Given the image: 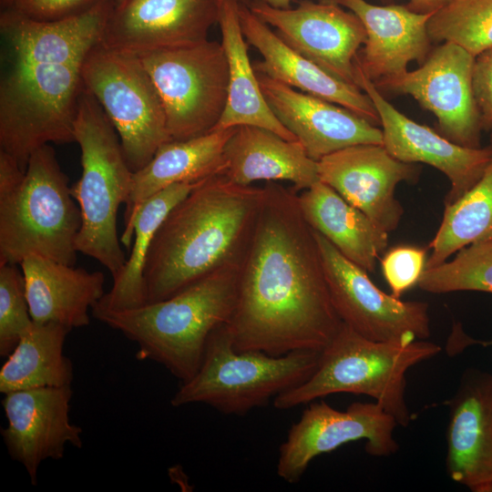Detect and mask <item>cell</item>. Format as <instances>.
<instances>
[{
  "instance_id": "6da1fadb",
  "label": "cell",
  "mask_w": 492,
  "mask_h": 492,
  "mask_svg": "<svg viewBox=\"0 0 492 492\" xmlns=\"http://www.w3.org/2000/svg\"><path fill=\"white\" fill-rule=\"evenodd\" d=\"M226 323L237 351L322 352L343 325L296 190L268 181Z\"/></svg>"
},
{
  "instance_id": "7a4b0ae2",
  "label": "cell",
  "mask_w": 492,
  "mask_h": 492,
  "mask_svg": "<svg viewBox=\"0 0 492 492\" xmlns=\"http://www.w3.org/2000/svg\"><path fill=\"white\" fill-rule=\"evenodd\" d=\"M263 188L222 175L199 183L167 215L144 268L146 303L167 299L206 275L241 261Z\"/></svg>"
},
{
  "instance_id": "3957f363",
  "label": "cell",
  "mask_w": 492,
  "mask_h": 492,
  "mask_svg": "<svg viewBox=\"0 0 492 492\" xmlns=\"http://www.w3.org/2000/svg\"><path fill=\"white\" fill-rule=\"evenodd\" d=\"M241 261L167 299L122 311L93 307L92 316L136 343L138 360L157 362L181 383L188 381L200 366L212 332L233 313Z\"/></svg>"
},
{
  "instance_id": "277c9868",
  "label": "cell",
  "mask_w": 492,
  "mask_h": 492,
  "mask_svg": "<svg viewBox=\"0 0 492 492\" xmlns=\"http://www.w3.org/2000/svg\"><path fill=\"white\" fill-rule=\"evenodd\" d=\"M54 149L30 156L26 170L0 150V264L40 255L75 265L81 214Z\"/></svg>"
},
{
  "instance_id": "5b68a950",
  "label": "cell",
  "mask_w": 492,
  "mask_h": 492,
  "mask_svg": "<svg viewBox=\"0 0 492 492\" xmlns=\"http://www.w3.org/2000/svg\"><path fill=\"white\" fill-rule=\"evenodd\" d=\"M440 351L438 344L427 340L409 344L370 340L343 323L321 352L313 374L275 397L273 405L286 410L333 394L364 395L380 405L398 425L405 427L412 418L405 399V374Z\"/></svg>"
},
{
  "instance_id": "8992f818",
  "label": "cell",
  "mask_w": 492,
  "mask_h": 492,
  "mask_svg": "<svg viewBox=\"0 0 492 492\" xmlns=\"http://www.w3.org/2000/svg\"><path fill=\"white\" fill-rule=\"evenodd\" d=\"M75 142L80 147L82 167L80 179L70 187L81 214L76 249L115 277L127 260L118 235L117 215L128 200L134 172L116 129L85 87L79 97Z\"/></svg>"
},
{
  "instance_id": "52a82bcc",
  "label": "cell",
  "mask_w": 492,
  "mask_h": 492,
  "mask_svg": "<svg viewBox=\"0 0 492 492\" xmlns=\"http://www.w3.org/2000/svg\"><path fill=\"white\" fill-rule=\"evenodd\" d=\"M321 352L295 351L273 356L237 351L226 324L210 334L196 374L182 382L172 406L205 404L226 415H245L307 380Z\"/></svg>"
},
{
  "instance_id": "ba28073f",
  "label": "cell",
  "mask_w": 492,
  "mask_h": 492,
  "mask_svg": "<svg viewBox=\"0 0 492 492\" xmlns=\"http://www.w3.org/2000/svg\"><path fill=\"white\" fill-rule=\"evenodd\" d=\"M82 63L13 66L0 84V150L26 170L49 143L75 142Z\"/></svg>"
},
{
  "instance_id": "9c48e42d",
  "label": "cell",
  "mask_w": 492,
  "mask_h": 492,
  "mask_svg": "<svg viewBox=\"0 0 492 492\" xmlns=\"http://www.w3.org/2000/svg\"><path fill=\"white\" fill-rule=\"evenodd\" d=\"M81 77L116 129L133 172L171 141L162 102L138 56L99 43L84 59Z\"/></svg>"
},
{
  "instance_id": "30bf717a",
  "label": "cell",
  "mask_w": 492,
  "mask_h": 492,
  "mask_svg": "<svg viewBox=\"0 0 492 492\" xmlns=\"http://www.w3.org/2000/svg\"><path fill=\"white\" fill-rule=\"evenodd\" d=\"M159 93L170 140L212 131L225 109L228 63L221 43L205 40L138 56Z\"/></svg>"
},
{
  "instance_id": "8fae6325",
  "label": "cell",
  "mask_w": 492,
  "mask_h": 492,
  "mask_svg": "<svg viewBox=\"0 0 492 492\" xmlns=\"http://www.w3.org/2000/svg\"><path fill=\"white\" fill-rule=\"evenodd\" d=\"M333 306L342 322L370 340L409 344L431 335L429 305L379 289L367 272L314 231Z\"/></svg>"
},
{
  "instance_id": "7c38bea8",
  "label": "cell",
  "mask_w": 492,
  "mask_h": 492,
  "mask_svg": "<svg viewBox=\"0 0 492 492\" xmlns=\"http://www.w3.org/2000/svg\"><path fill=\"white\" fill-rule=\"evenodd\" d=\"M396 425V420L376 402H354L339 411L314 400L281 445L277 475L288 483L298 482L313 458L361 439L366 440L367 454L391 456L399 449L394 435Z\"/></svg>"
},
{
  "instance_id": "4fadbf2b",
  "label": "cell",
  "mask_w": 492,
  "mask_h": 492,
  "mask_svg": "<svg viewBox=\"0 0 492 492\" xmlns=\"http://www.w3.org/2000/svg\"><path fill=\"white\" fill-rule=\"evenodd\" d=\"M475 56L444 42L415 70L374 83L379 90L413 97L437 118L441 134L467 148H480L482 124L473 91Z\"/></svg>"
},
{
  "instance_id": "5bb4252c",
  "label": "cell",
  "mask_w": 492,
  "mask_h": 492,
  "mask_svg": "<svg viewBox=\"0 0 492 492\" xmlns=\"http://www.w3.org/2000/svg\"><path fill=\"white\" fill-rule=\"evenodd\" d=\"M251 12L293 50L335 77L357 86V52L365 43L361 20L335 2L303 0L293 8L272 7L261 0L248 3Z\"/></svg>"
},
{
  "instance_id": "9a60e30c",
  "label": "cell",
  "mask_w": 492,
  "mask_h": 492,
  "mask_svg": "<svg viewBox=\"0 0 492 492\" xmlns=\"http://www.w3.org/2000/svg\"><path fill=\"white\" fill-rule=\"evenodd\" d=\"M356 75L358 87L370 97L378 114L383 146L400 161L425 163L444 173L451 184L445 204L456 201L480 179L491 161L492 145L467 148L454 143L397 110L357 63Z\"/></svg>"
},
{
  "instance_id": "2e32d148",
  "label": "cell",
  "mask_w": 492,
  "mask_h": 492,
  "mask_svg": "<svg viewBox=\"0 0 492 492\" xmlns=\"http://www.w3.org/2000/svg\"><path fill=\"white\" fill-rule=\"evenodd\" d=\"M415 164L396 159L383 145L362 144L323 157L317 168L321 181L389 233L404 214L395 188L418 179L420 168Z\"/></svg>"
},
{
  "instance_id": "e0dca14e",
  "label": "cell",
  "mask_w": 492,
  "mask_h": 492,
  "mask_svg": "<svg viewBox=\"0 0 492 492\" xmlns=\"http://www.w3.org/2000/svg\"><path fill=\"white\" fill-rule=\"evenodd\" d=\"M2 405L7 419L1 429L8 454L26 468L32 485L46 459L64 457L67 444L83 446L82 428L69 419L71 385L9 392Z\"/></svg>"
},
{
  "instance_id": "ac0fdd59",
  "label": "cell",
  "mask_w": 492,
  "mask_h": 492,
  "mask_svg": "<svg viewBox=\"0 0 492 492\" xmlns=\"http://www.w3.org/2000/svg\"><path fill=\"white\" fill-rule=\"evenodd\" d=\"M220 0H126L113 7L102 44L139 56L207 40Z\"/></svg>"
},
{
  "instance_id": "d6986e66",
  "label": "cell",
  "mask_w": 492,
  "mask_h": 492,
  "mask_svg": "<svg viewBox=\"0 0 492 492\" xmlns=\"http://www.w3.org/2000/svg\"><path fill=\"white\" fill-rule=\"evenodd\" d=\"M271 109L314 161L362 144L383 145V131L358 114L257 73Z\"/></svg>"
},
{
  "instance_id": "ffe728a7",
  "label": "cell",
  "mask_w": 492,
  "mask_h": 492,
  "mask_svg": "<svg viewBox=\"0 0 492 492\" xmlns=\"http://www.w3.org/2000/svg\"><path fill=\"white\" fill-rule=\"evenodd\" d=\"M446 404L447 475L472 492H492V373L466 369Z\"/></svg>"
},
{
  "instance_id": "44dd1931",
  "label": "cell",
  "mask_w": 492,
  "mask_h": 492,
  "mask_svg": "<svg viewBox=\"0 0 492 492\" xmlns=\"http://www.w3.org/2000/svg\"><path fill=\"white\" fill-rule=\"evenodd\" d=\"M114 0L68 18L37 21L13 8L1 10L0 31L14 58L13 66L83 63L102 42Z\"/></svg>"
},
{
  "instance_id": "7402d4cb",
  "label": "cell",
  "mask_w": 492,
  "mask_h": 492,
  "mask_svg": "<svg viewBox=\"0 0 492 492\" xmlns=\"http://www.w3.org/2000/svg\"><path fill=\"white\" fill-rule=\"evenodd\" d=\"M249 2L239 5V17L247 43L254 46L262 60L254 70L301 92L338 104L373 124L379 122L376 109L359 87L331 75L290 47L276 32L256 16Z\"/></svg>"
},
{
  "instance_id": "603a6c76",
  "label": "cell",
  "mask_w": 492,
  "mask_h": 492,
  "mask_svg": "<svg viewBox=\"0 0 492 492\" xmlns=\"http://www.w3.org/2000/svg\"><path fill=\"white\" fill-rule=\"evenodd\" d=\"M363 23L366 40L356 63L374 83L400 76L410 62L423 63L431 39L427 24L433 14H421L407 5H375L366 0H335Z\"/></svg>"
},
{
  "instance_id": "cb8c5ba5",
  "label": "cell",
  "mask_w": 492,
  "mask_h": 492,
  "mask_svg": "<svg viewBox=\"0 0 492 492\" xmlns=\"http://www.w3.org/2000/svg\"><path fill=\"white\" fill-rule=\"evenodd\" d=\"M236 128L166 142L148 164L133 173L130 194L125 203V228L120 236L125 247L130 249L133 220L144 201L171 185L199 182L221 174L224 147Z\"/></svg>"
},
{
  "instance_id": "d4e9b609",
  "label": "cell",
  "mask_w": 492,
  "mask_h": 492,
  "mask_svg": "<svg viewBox=\"0 0 492 492\" xmlns=\"http://www.w3.org/2000/svg\"><path fill=\"white\" fill-rule=\"evenodd\" d=\"M19 265L34 322L57 323L71 330L89 324V309L105 294L102 272H88L40 255H29Z\"/></svg>"
},
{
  "instance_id": "484cf974",
  "label": "cell",
  "mask_w": 492,
  "mask_h": 492,
  "mask_svg": "<svg viewBox=\"0 0 492 492\" xmlns=\"http://www.w3.org/2000/svg\"><path fill=\"white\" fill-rule=\"evenodd\" d=\"M220 175L242 186L259 180L290 181L296 191L320 180L317 162L300 141L250 125L237 127L226 142Z\"/></svg>"
},
{
  "instance_id": "4316f807",
  "label": "cell",
  "mask_w": 492,
  "mask_h": 492,
  "mask_svg": "<svg viewBox=\"0 0 492 492\" xmlns=\"http://www.w3.org/2000/svg\"><path fill=\"white\" fill-rule=\"evenodd\" d=\"M239 5L240 0L219 1L217 23L228 63V94L225 109L213 130L250 125L297 140L274 115L261 89L241 26Z\"/></svg>"
},
{
  "instance_id": "83f0119b",
  "label": "cell",
  "mask_w": 492,
  "mask_h": 492,
  "mask_svg": "<svg viewBox=\"0 0 492 492\" xmlns=\"http://www.w3.org/2000/svg\"><path fill=\"white\" fill-rule=\"evenodd\" d=\"M302 215L312 229L325 237L346 259L367 272L388 246V233L319 180L298 195Z\"/></svg>"
},
{
  "instance_id": "f1b7e54d",
  "label": "cell",
  "mask_w": 492,
  "mask_h": 492,
  "mask_svg": "<svg viewBox=\"0 0 492 492\" xmlns=\"http://www.w3.org/2000/svg\"><path fill=\"white\" fill-rule=\"evenodd\" d=\"M70 331L57 323L33 322L0 369V392L71 385L73 364L63 352Z\"/></svg>"
},
{
  "instance_id": "f546056e",
  "label": "cell",
  "mask_w": 492,
  "mask_h": 492,
  "mask_svg": "<svg viewBox=\"0 0 492 492\" xmlns=\"http://www.w3.org/2000/svg\"><path fill=\"white\" fill-rule=\"evenodd\" d=\"M201 181L171 185L141 204L133 220L128 259L111 289L93 307L122 311L146 304L143 273L152 241L169 212Z\"/></svg>"
},
{
  "instance_id": "4dcf8cb0",
  "label": "cell",
  "mask_w": 492,
  "mask_h": 492,
  "mask_svg": "<svg viewBox=\"0 0 492 492\" xmlns=\"http://www.w3.org/2000/svg\"><path fill=\"white\" fill-rule=\"evenodd\" d=\"M492 145V137H491ZM492 239V159L480 179L456 201L445 204L440 226L429 244L425 269L462 248Z\"/></svg>"
},
{
  "instance_id": "1f68e13d",
  "label": "cell",
  "mask_w": 492,
  "mask_h": 492,
  "mask_svg": "<svg viewBox=\"0 0 492 492\" xmlns=\"http://www.w3.org/2000/svg\"><path fill=\"white\" fill-rule=\"evenodd\" d=\"M431 41L456 44L473 56L492 48V0H452L427 24Z\"/></svg>"
},
{
  "instance_id": "d6a6232c",
  "label": "cell",
  "mask_w": 492,
  "mask_h": 492,
  "mask_svg": "<svg viewBox=\"0 0 492 492\" xmlns=\"http://www.w3.org/2000/svg\"><path fill=\"white\" fill-rule=\"evenodd\" d=\"M417 285L432 293L460 291L492 293V239L467 245L452 261L425 269Z\"/></svg>"
},
{
  "instance_id": "836d02e7",
  "label": "cell",
  "mask_w": 492,
  "mask_h": 492,
  "mask_svg": "<svg viewBox=\"0 0 492 492\" xmlns=\"http://www.w3.org/2000/svg\"><path fill=\"white\" fill-rule=\"evenodd\" d=\"M25 280L19 264H0V356L7 357L32 325Z\"/></svg>"
},
{
  "instance_id": "e575fe53",
  "label": "cell",
  "mask_w": 492,
  "mask_h": 492,
  "mask_svg": "<svg viewBox=\"0 0 492 492\" xmlns=\"http://www.w3.org/2000/svg\"><path fill=\"white\" fill-rule=\"evenodd\" d=\"M425 249L411 245H399L384 253L381 268L394 297L400 299L418 284L425 270Z\"/></svg>"
},
{
  "instance_id": "d590c367",
  "label": "cell",
  "mask_w": 492,
  "mask_h": 492,
  "mask_svg": "<svg viewBox=\"0 0 492 492\" xmlns=\"http://www.w3.org/2000/svg\"><path fill=\"white\" fill-rule=\"evenodd\" d=\"M106 0H15L13 8L37 21H55L83 14Z\"/></svg>"
},
{
  "instance_id": "8d00e7d4",
  "label": "cell",
  "mask_w": 492,
  "mask_h": 492,
  "mask_svg": "<svg viewBox=\"0 0 492 492\" xmlns=\"http://www.w3.org/2000/svg\"><path fill=\"white\" fill-rule=\"evenodd\" d=\"M473 91L482 128L492 130V48L475 57Z\"/></svg>"
},
{
  "instance_id": "74e56055",
  "label": "cell",
  "mask_w": 492,
  "mask_h": 492,
  "mask_svg": "<svg viewBox=\"0 0 492 492\" xmlns=\"http://www.w3.org/2000/svg\"><path fill=\"white\" fill-rule=\"evenodd\" d=\"M451 1L452 0H410L407 6L417 13L434 14Z\"/></svg>"
},
{
  "instance_id": "f35d334b",
  "label": "cell",
  "mask_w": 492,
  "mask_h": 492,
  "mask_svg": "<svg viewBox=\"0 0 492 492\" xmlns=\"http://www.w3.org/2000/svg\"><path fill=\"white\" fill-rule=\"evenodd\" d=\"M267 5L276 8H289L292 0H261Z\"/></svg>"
},
{
  "instance_id": "ab89813d",
  "label": "cell",
  "mask_w": 492,
  "mask_h": 492,
  "mask_svg": "<svg viewBox=\"0 0 492 492\" xmlns=\"http://www.w3.org/2000/svg\"><path fill=\"white\" fill-rule=\"evenodd\" d=\"M14 2L15 0H0L1 10L10 8Z\"/></svg>"
},
{
  "instance_id": "60d3db41",
  "label": "cell",
  "mask_w": 492,
  "mask_h": 492,
  "mask_svg": "<svg viewBox=\"0 0 492 492\" xmlns=\"http://www.w3.org/2000/svg\"><path fill=\"white\" fill-rule=\"evenodd\" d=\"M479 343L487 346V345H491L492 342H479Z\"/></svg>"
},
{
  "instance_id": "b9f144b4",
  "label": "cell",
  "mask_w": 492,
  "mask_h": 492,
  "mask_svg": "<svg viewBox=\"0 0 492 492\" xmlns=\"http://www.w3.org/2000/svg\"><path fill=\"white\" fill-rule=\"evenodd\" d=\"M116 5H120L122 4L123 2H125L126 0H114Z\"/></svg>"
},
{
  "instance_id": "7bdbcfd3",
  "label": "cell",
  "mask_w": 492,
  "mask_h": 492,
  "mask_svg": "<svg viewBox=\"0 0 492 492\" xmlns=\"http://www.w3.org/2000/svg\"><path fill=\"white\" fill-rule=\"evenodd\" d=\"M241 2H249L248 0H240Z\"/></svg>"
}]
</instances>
